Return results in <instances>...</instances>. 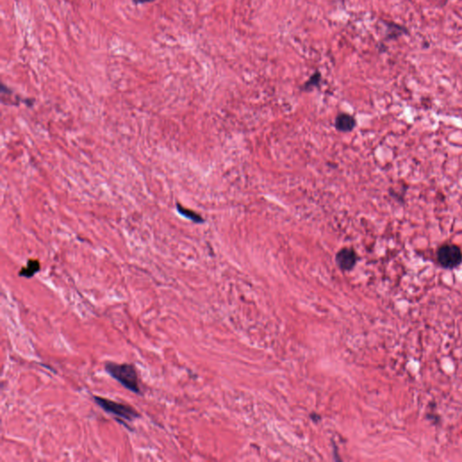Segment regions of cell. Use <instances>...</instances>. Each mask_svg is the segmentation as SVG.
I'll return each instance as SVG.
<instances>
[{
  "label": "cell",
  "instance_id": "1",
  "mask_svg": "<svg viewBox=\"0 0 462 462\" xmlns=\"http://www.w3.org/2000/svg\"><path fill=\"white\" fill-rule=\"evenodd\" d=\"M105 369L110 377L119 381L121 385L134 394H142L139 379L136 368L131 364H118L107 361Z\"/></svg>",
  "mask_w": 462,
  "mask_h": 462
},
{
  "label": "cell",
  "instance_id": "2",
  "mask_svg": "<svg viewBox=\"0 0 462 462\" xmlns=\"http://www.w3.org/2000/svg\"><path fill=\"white\" fill-rule=\"evenodd\" d=\"M93 399L100 408H102L103 410L107 414L114 415L118 420V422H120V424H123L125 427L129 428V430L130 428L129 425L125 422H133L134 420L140 417V415L138 414V412L136 409H134L132 407L128 406L126 403L115 402L110 399L100 397L97 395H94Z\"/></svg>",
  "mask_w": 462,
  "mask_h": 462
},
{
  "label": "cell",
  "instance_id": "3",
  "mask_svg": "<svg viewBox=\"0 0 462 462\" xmlns=\"http://www.w3.org/2000/svg\"><path fill=\"white\" fill-rule=\"evenodd\" d=\"M437 260L442 267L453 269L461 264V250L456 245H443L437 251Z\"/></svg>",
  "mask_w": 462,
  "mask_h": 462
},
{
  "label": "cell",
  "instance_id": "4",
  "mask_svg": "<svg viewBox=\"0 0 462 462\" xmlns=\"http://www.w3.org/2000/svg\"><path fill=\"white\" fill-rule=\"evenodd\" d=\"M358 257L352 248H342L336 255V262L342 270L352 269L357 264Z\"/></svg>",
  "mask_w": 462,
  "mask_h": 462
},
{
  "label": "cell",
  "instance_id": "5",
  "mask_svg": "<svg viewBox=\"0 0 462 462\" xmlns=\"http://www.w3.org/2000/svg\"><path fill=\"white\" fill-rule=\"evenodd\" d=\"M356 125H357V122H356L354 117L349 115L346 113L338 114V117L335 120V128L339 132H351L353 129H355Z\"/></svg>",
  "mask_w": 462,
  "mask_h": 462
},
{
  "label": "cell",
  "instance_id": "6",
  "mask_svg": "<svg viewBox=\"0 0 462 462\" xmlns=\"http://www.w3.org/2000/svg\"><path fill=\"white\" fill-rule=\"evenodd\" d=\"M321 74L319 72L313 73L311 77L309 78L307 82H304V85L302 86V90L304 91H311L317 87H319L321 84Z\"/></svg>",
  "mask_w": 462,
  "mask_h": 462
},
{
  "label": "cell",
  "instance_id": "7",
  "mask_svg": "<svg viewBox=\"0 0 462 462\" xmlns=\"http://www.w3.org/2000/svg\"><path fill=\"white\" fill-rule=\"evenodd\" d=\"M385 25L387 26V36H388L387 38L390 40L397 38L400 34L407 33V30L405 27H402L396 24L385 23Z\"/></svg>",
  "mask_w": 462,
  "mask_h": 462
},
{
  "label": "cell",
  "instance_id": "8",
  "mask_svg": "<svg viewBox=\"0 0 462 462\" xmlns=\"http://www.w3.org/2000/svg\"><path fill=\"white\" fill-rule=\"evenodd\" d=\"M39 269H40V265H39L38 261H35V260H30L28 262V264L26 265V267L23 268L20 272V275L22 276H25V277H32L34 276L35 273L38 272Z\"/></svg>",
  "mask_w": 462,
  "mask_h": 462
},
{
  "label": "cell",
  "instance_id": "9",
  "mask_svg": "<svg viewBox=\"0 0 462 462\" xmlns=\"http://www.w3.org/2000/svg\"><path fill=\"white\" fill-rule=\"evenodd\" d=\"M178 210H179L180 214L184 215V217L192 219L194 222H203V218H201L200 215H198L197 213L193 212L192 210L184 209V208L181 207V206H178Z\"/></svg>",
  "mask_w": 462,
  "mask_h": 462
}]
</instances>
